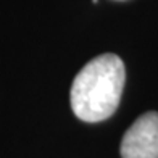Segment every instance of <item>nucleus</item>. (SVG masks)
I'll use <instances>...</instances> for the list:
<instances>
[{"mask_svg":"<svg viewBox=\"0 0 158 158\" xmlns=\"http://www.w3.org/2000/svg\"><path fill=\"white\" fill-rule=\"evenodd\" d=\"M124 63L105 53L92 58L76 74L71 85V108L85 123H98L116 111L124 87Z\"/></svg>","mask_w":158,"mask_h":158,"instance_id":"f257e3e1","label":"nucleus"},{"mask_svg":"<svg viewBox=\"0 0 158 158\" xmlns=\"http://www.w3.org/2000/svg\"><path fill=\"white\" fill-rule=\"evenodd\" d=\"M123 158H158V113L147 111L131 124L119 145Z\"/></svg>","mask_w":158,"mask_h":158,"instance_id":"f03ea898","label":"nucleus"}]
</instances>
